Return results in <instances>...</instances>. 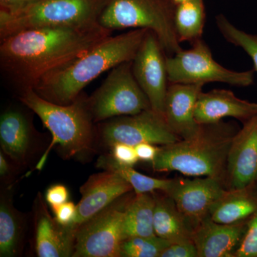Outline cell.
<instances>
[{"label": "cell", "instance_id": "cell-1", "mask_svg": "<svg viewBox=\"0 0 257 257\" xmlns=\"http://www.w3.org/2000/svg\"><path fill=\"white\" fill-rule=\"evenodd\" d=\"M112 31L99 23L31 29L0 40V70L18 94L73 63Z\"/></svg>", "mask_w": 257, "mask_h": 257}, {"label": "cell", "instance_id": "cell-2", "mask_svg": "<svg viewBox=\"0 0 257 257\" xmlns=\"http://www.w3.org/2000/svg\"><path fill=\"white\" fill-rule=\"evenodd\" d=\"M147 32L145 29H134L106 37L73 63L42 79L33 89L52 102L70 104L101 74L133 61Z\"/></svg>", "mask_w": 257, "mask_h": 257}, {"label": "cell", "instance_id": "cell-3", "mask_svg": "<svg viewBox=\"0 0 257 257\" xmlns=\"http://www.w3.org/2000/svg\"><path fill=\"white\" fill-rule=\"evenodd\" d=\"M87 97L82 93L70 104H58L44 99L33 89L18 94L20 102L40 117L52 135V142L37 163V170L43 168L51 150L57 145L65 159L87 157L95 151L96 124Z\"/></svg>", "mask_w": 257, "mask_h": 257}, {"label": "cell", "instance_id": "cell-4", "mask_svg": "<svg viewBox=\"0 0 257 257\" xmlns=\"http://www.w3.org/2000/svg\"><path fill=\"white\" fill-rule=\"evenodd\" d=\"M234 125L223 121L201 124L194 138L160 147L151 165L155 172L177 171L192 177L222 179L234 135Z\"/></svg>", "mask_w": 257, "mask_h": 257}, {"label": "cell", "instance_id": "cell-5", "mask_svg": "<svg viewBox=\"0 0 257 257\" xmlns=\"http://www.w3.org/2000/svg\"><path fill=\"white\" fill-rule=\"evenodd\" d=\"M107 1L35 0L18 9L0 10V40L31 29L97 23Z\"/></svg>", "mask_w": 257, "mask_h": 257}, {"label": "cell", "instance_id": "cell-6", "mask_svg": "<svg viewBox=\"0 0 257 257\" xmlns=\"http://www.w3.org/2000/svg\"><path fill=\"white\" fill-rule=\"evenodd\" d=\"M175 5L172 0H108L98 23L114 31L145 29L160 41L167 57L183 50L175 28Z\"/></svg>", "mask_w": 257, "mask_h": 257}, {"label": "cell", "instance_id": "cell-7", "mask_svg": "<svg viewBox=\"0 0 257 257\" xmlns=\"http://www.w3.org/2000/svg\"><path fill=\"white\" fill-rule=\"evenodd\" d=\"M132 64L133 61L111 69L100 87L88 96V106L96 124L116 116L152 109L148 98L134 77Z\"/></svg>", "mask_w": 257, "mask_h": 257}, {"label": "cell", "instance_id": "cell-8", "mask_svg": "<svg viewBox=\"0 0 257 257\" xmlns=\"http://www.w3.org/2000/svg\"><path fill=\"white\" fill-rule=\"evenodd\" d=\"M191 45L189 50L167 57L169 82L204 85L220 82L239 87L253 84L254 69L236 72L225 68L213 58L210 48L203 39Z\"/></svg>", "mask_w": 257, "mask_h": 257}, {"label": "cell", "instance_id": "cell-9", "mask_svg": "<svg viewBox=\"0 0 257 257\" xmlns=\"http://www.w3.org/2000/svg\"><path fill=\"white\" fill-rule=\"evenodd\" d=\"M96 145L109 149L116 143L137 146L141 143L163 145L181 140L162 115L152 109L136 114L116 116L96 124Z\"/></svg>", "mask_w": 257, "mask_h": 257}, {"label": "cell", "instance_id": "cell-10", "mask_svg": "<svg viewBox=\"0 0 257 257\" xmlns=\"http://www.w3.org/2000/svg\"><path fill=\"white\" fill-rule=\"evenodd\" d=\"M126 194L79 225L73 257H119Z\"/></svg>", "mask_w": 257, "mask_h": 257}, {"label": "cell", "instance_id": "cell-11", "mask_svg": "<svg viewBox=\"0 0 257 257\" xmlns=\"http://www.w3.org/2000/svg\"><path fill=\"white\" fill-rule=\"evenodd\" d=\"M167 57L158 37L153 32L147 30L132 64L134 77L148 98L152 110L163 117L170 84Z\"/></svg>", "mask_w": 257, "mask_h": 257}, {"label": "cell", "instance_id": "cell-12", "mask_svg": "<svg viewBox=\"0 0 257 257\" xmlns=\"http://www.w3.org/2000/svg\"><path fill=\"white\" fill-rule=\"evenodd\" d=\"M222 179L205 177L194 179H174L172 188L167 193L180 212L195 228L209 216V209L226 193Z\"/></svg>", "mask_w": 257, "mask_h": 257}, {"label": "cell", "instance_id": "cell-13", "mask_svg": "<svg viewBox=\"0 0 257 257\" xmlns=\"http://www.w3.org/2000/svg\"><path fill=\"white\" fill-rule=\"evenodd\" d=\"M33 209L32 245L36 256L73 257L77 229L60 224L51 215L41 193H38Z\"/></svg>", "mask_w": 257, "mask_h": 257}, {"label": "cell", "instance_id": "cell-14", "mask_svg": "<svg viewBox=\"0 0 257 257\" xmlns=\"http://www.w3.org/2000/svg\"><path fill=\"white\" fill-rule=\"evenodd\" d=\"M230 190L247 188L257 181V115L243 124L233 138L228 155Z\"/></svg>", "mask_w": 257, "mask_h": 257}, {"label": "cell", "instance_id": "cell-15", "mask_svg": "<svg viewBox=\"0 0 257 257\" xmlns=\"http://www.w3.org/2000/svg\"><path fill=\"white\" fill-rule=\"evenodd\" d=\"M133 190L127 181L114 172L104 170L91 175L81 187L82 198L77 205V216L72 227L77 229L83 222Z\"/></svg>", "mask_w": 257, "mask_h": 257}, {"label": "cell", "instance_id": "cell-16", "mask_svg": "<svg viewBox=\"0 0 257 257\" xmlns=\"http://www.w3.org/2000/svg\"><path fill=\"white\" fill-rule=\"evenodd\" d=\"M37 133L24 111L8 108L0 116L2 151L16 167H26L36 153Z\"/></svg>", "mask_w": 257, "mask_h": 257}, {"label": "cell", "instance_id": "cell-17", "mask_svg": "<svg viewBox=\"0 0 257 257\" xmlns=\"http://www.w3.org/2000/svg\"><path fill=\"white\" fill-rule=\"evenodd\" d=\"M202 84L170 83L164 106V119L170 130L181 140L194 138L201 124L195 119L194 111Z\"/></svg>", "mask_w": 257, "mask_h": 257}, {"label": "cell", "instance_id": "cell-18", "mask_svg": "<svg viewBox=\"0 0 257 257\" xmlns=\"http://www.w3.org/2000/svg\"><path fill=\"white\" fill-rule=\"evenodd\" d=\"M248 219L224 224L211 220L209 216L204 218L193 234L198 257H234L246 232Z\"/></svg>", "mask_w": 257, "mask_h": 257}, {"label": "cell", "instance_id": "cell-19", "mask_svg": "<svg viewBox=\"0 0 257 257\" xmlns=\"http://www.w3.org/2000/svg\"><path fill=\"white\" fill-rule=\"evenodd\" d=\"M257 115L256 103L243 100L226 89L201 92L194 116L200 124H215L225 117H233L243 124Z\"/></svg>", "mask_w": 257, "mask_h": 257}, {"label": "cell", "instance_id": "cell-20", "mask_svg": "<svg viewBox=\"0 0 257 257\" xmlns=\"http://www.w3.org/2000/svg\"><path fill=\"white\" fill-rule=\"evenodd\" d=\"M154 229L157 236L171 243L193 241L194 228L179 210L173 199L165 194H155Z\"/></svg>", "mask_w": 257, "mask_h": 257}, {"label": "cell", "instance_id": "cell-21", "mask_svg": "<svg viewBox=\"0 0 257 257\" xmlns=\"http://www.w3.org/2000/svg\"><path fill=\"white\" fill-rule=\"evenodd\" d=\"M256 182L247 188L226 191L209 209L211 220L232 224L248 219L257 210Z\"/></svg>", "mask_w": 257, "mask_h": 257}, {"label": "cell", "instance_id": "cell-22", "mask_svg": "<svg viewBox=\"0 0 257 257\" xmlns=\"http://www.w3.org/2000/svg\"><path fill=\"white\" fill-rule=\"evenodd\" d=\"M9 196L2 194L0 202V256L21 255L26 231V220L14 207Z\"/></svg>", "mask_w": 257, "mask_h": 257}, {"label": "cell", "instance_id": "cell-23", "mask_svg": "<svg viewBox=\"0 0 257 257\" xmlns=\"http://www.w3.org/2000/svg\"><path fill=\"white\" fill-rule=\"evenodd\" d=\"M155 192L135 194L125 210L123 240L135 236H156L154 229Z\"/></svg>", "mask_w": 257, "mask_h": 257}, {"label": "cell", "instance_id": "cell-24", "mask_svg": "<svg viewBox=\"0 0 257 257\" xmlns=\"http://www.w3.org/2000/svg\"><path fill=\"white\" fill-rule=\"evenodd\" d=\"M205 20L204 0H190L176 5L175 28L179 42L192 45L202 40Z\"/></svg>", "mask_w": 257, "mask_h": 257}, {"label": "cell", "instance_id": "cell-25", "mask_svg": "<svg viewBox=\"0 0 257 257\" xmlns=\"http://www.w3.org/2000/svg\"><path fill=\"white\" fill-rule=\"evenodd\" d=\"M97 167L121 176L133 187L135 194L153 193L158 191L167 194L174 183V179L154 178L140 173L134 170L133 167L120 165L111 158L109 154H105L99 157L97 161Z\"/></svg>", "mask_w": 257, "mask_h": 257}, {"label": "cell", "instance_id": "cell-26", "mask_svg": "<svg viewBox=\"0 0 257 257\" xmlns=\"http://www.w3.org/2000/svg\"><path fill=\"white\" fill-rule=\"evenodd\" d=\"M216 25L226 42L242 49L249 56L257 72V35L236 28L222 14L216 17Z\"/></svg>", "mask_w": 257, "mask_h": 257}, {"label": "cell", "instance_id": "cell-27", "mask_svg": "<svg viewBox=\"0 0 257 257\" xmlns=\"http://www.w3.org/2000/svg\"><path fill=\"white\" fill-rule=\"evenodd\" d=\"M170 241L159 236H135L123 240L119 257H160Z\"/></svg>", "mask_w": 257, "mask_h": 257}, {"label": "cell", "instance_id": "cell-28", "mask_svg": "<svg viewBox=\"0 0 257 257\" xmlns=\"http://www.w3.org/2000/svg\"><path fill=\"white\" fill-rule=\"evenodd\" d=\"M234 257H257V210L248 218L246 232Z\"/></svg>", "mask_w": 257, "mask_h": 257}, {"label": "cell", "instance_id": "cell-29", "mask_svg": "<svg viewBox=\"0 0 257 257\" xmlns=\"http://www.w3.org/2000/svg\"><path fill=\"white\" fill-rule=\"evenodd\" d=\"M109 155L120 165L133 167L139 160L135 147L123 143H116L109 149Z\"/></svg>", "mask_w": 257, "mask_h": 257}, {"label": "cell", "instance_id": "cell-30", "mask_svg": "<svg viewBox=\"0 0 257 257\" xmlns=\"http://www.w3.org/2000/svg\"><path fill=\"white\" fill-rule=\"evenodd\" d=\"M160 257H198L194 241L172 243L161 253Z\"/></svg>", "mask_w": 257, "mask_h": 257}, {"label": "cell", "instance_id": "cell-31", "mask_svg": "<svg viewBox=\"0 0 257 257\" xmlns=\"http://www.w3.org/2000/svg\"><path fill=\"white\" fill-rule=\"evenodd\" d=\"M56 220L65 226H72L77 216V207L74 202H67L52 208Z\"/></svg>", "mask_w": 257, "mask_h": 257}, {"label": "cell", "instance_id": "cell-32", "mask_svg": "<svg viewBox=\"0 0 257 257\" xmlns=\"http://www.w3.org/2000/svg\"><path fill=\"white\" fill-rule=\"evenodd\" d=\"M69 191L63 184H55L47 189L45 194V200L51 208L57 207L68 202Z\"/></svg>", "mask_w": 257, "mask_h": 257}, {"label": "cell", "instance_id": "cell-33", "mask_svg": "<svg viewBox=\"0 0 257 257\" xmlns=\"http://www.w3.org/2000/svg\"><path fill=\"white\" fill-rule=\"evenodd\" d=\"M151 143H141L135 146L139 160L151 164L155 160L160 147Z\"/></svg>", "mask_w": 257, "mask_h": 257}, {"label": "cell", "instance_id": "cell-34", "mask_svg": "<svg viewBox=\"0 0 257 257\" xmlns=\"http://www.w3.org/2000/svg\"><path fill=\"white\" fill-rule=\"evenodd\" d=\"M15 164L5 155L3 151L0 152V177L3 181L9 179L13 175ZM16 166V165H15Z\"/></svg>", "mask_w": 257, "mask_h": 257}, {"label": "cell", "instance_id": "cell-35", "mask_svg": "<svg viewBox=\"0 0 257 257\" xmlns=\"http://www.w3.org/2000/svg\"><path fill=\"white\" fill-rule=\"evenodd\" d=\"M35 0H0L2 10H13L28 5Z\"/></svg>", "mask_w": 257, "mask_h": 257}, {"label": "cell", "instance_id": "cell-36", "mask_svg": "<svg viewBox=\"0 0 257 257\" xmlns=\"http://www.w3.org/2000/svg\"><path fill=\"white\" fill-rule=\"evenodd\" d=\"M190 1V0H172V3H174V5H178L179 4H182V3H186V2Z\"/></svg>", "mask_w": 257, "mask_h": 257}]
</instances>
